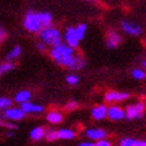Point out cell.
Masks as SVG:
<instances>
[{
    "label": "cell",
    "instance_id": "14",
    "mask_svg": "<svg viewBox=\"0 0 146 146\" xmlns=\"http://www.w3.org/2000/svg\"><path fill=\"white\" fill-rule=\"evenodd\" d=\"M84 65H86V61L83 60L82 57H80V56H74V57H72V60H71V62H70V64H69V67H68V68H70V69H72V70H77V69H82Z\"/></svg>",
    "mask_w": 146,
    "mask_h": 146
},
{
    "label": "cell",
    "instance_id": "1",
    "mask_svg": "<svg viewBox=\"0 0 146 146\" xmlns=\"http://www.w3.org/2000/svg\"><path fill=\"white\" fill-rule=\"evenodd\" d=\"M50 55L56 63L63 65V67H69L72 57H74V48L61 43L60 45L52 46Z\"/></svg>",
    "mask_w": 146,
    "mask_h": 146
},
{
    "label": "cell",
    "instance_id": "7",
    "mask_svg": "<svg viewBox=\"0 0 146 146\" xmlns=\"http://www.w3.org/2000/svg\"><path fill=\"white\" fill-rule=\"evenodd\" d=\"M121 27H122V30L125 31V32L132 35V36H139L143 32L140 26L133 25V24L128 23V21H122V23H121Z\"/></svg>",
    "mask_w": 146,
    "mask_h": 146
},
{
    "label": "cell",
    "instance_id": "22",
    "mask_svg": "<svg viewBox=\"0 0 146 146\" xmlns=\"http://www.w3.org/2000/svg\"><path fill=\"white\" fill-rule=\"evenodd\" d=\"M13 67H14V65H13L12 63H10V62H5V63H3L1 65H0V74L3 75V74H5V72L12 70Z\"/></svg>",
    "mask_w": 146,
    "mask_h": 146
},
{
    "label": "cell",
    "instance_id": "15",
    "mask_svg": "<svg viewBox=\"0 0 146 146\" xmlns=\"http://www.w3.org/2000/svg\"><path fill=\"white\" fill-rule=\"evenodd\" d=\"M39 14V18H40V21H42V25L43 27H49L51 25V20H52V16L48 12H42V13H38Z\"/></svg>",
    "mask_w": 146,
    "mask_h": 146
},
{
    "label": "cell",
    "instance_id": "30",
    "mask_svg": "<svg viewBox=\"0 0 146 146\" xmlns=\"http://www.w3.org/2000/svg\"><path fill=\"white\" fill-rule=\"evenodd\" d=\"M5 37H6V31H5L4 27H1V30H0V39L4 40Z\"/></svg>",
    "mask_w": 146,
    "mask_h": 146
},
{
    "label": "cell",
    "instance_id": "32",
    "mask_svg": "<svg viewBox=\"0 0 146 146\" xmlns=\"http://www.w3.org/2000/svg\"><path fill=\"white\" fill-rule=\"evenodd\" d=\"M137 146H146V141H144V140H137Z\"/></svg>",
    "mask_w": 146,
    "mask_h": 146
},
{
    "label": "cell",
    "instance_id": "8",
    "mask_svg": "<svg viewBox=\"0 0 146 146\" xmlns=\"http://www.w3.org/2000/svg\"><path fill=\"white\" fill-rule=\"evenodd\" d=\"M129 96L128 93H118V92H108L105 95V100L107 102H114V101H120L123 99H127Z\"/></svg>",
    "mask_w": 146,
    "mask_h": 146
},
{
    "label": "cell",
    "instance_id": "6",
    "mask_svg": "<svg viewBox=\"0 0 146 146\" xmlns=\"http://www.w3.org/2000/svg\"><path fill=\"white\" fill-rule=\"evenodd\" d=\"M65 40H67L68 45L72 46V48H77L78 45V37L76 35V30L74 27H68L67 32H65Z\"/></svg>",
    "mask_w": 146,
    "mask_h": 146
},
{
    "label": "cell",
    "instance_id": "24",
    "mask_svg": "<svg viewBox=\"0 0 146 146\" xmlns=\"http://www.w3.org/2000/svg\"><path fill=\"white\" fill-rule=\"evenodd\" d=\"M12 105V101L9 99V98H1L0 99V107L3 109H7L9 107H11Z\"/></svg>",
    "mask_w": 146,
    "mask_h": 146
},
{
    "label": "cell",
    "instance_id": "26",
    "mask_svg": "<svg viewBox=\"0 0 146 146\" xmlns=\"http://www.w3.org/2000/svg\"><path fill=\"white\" fill-rule=\"evenodd\" d=\"M46 138H48L49 141H55V140H57L58 138H60V135H58V132L50 131V132H48V134H46Z\"/></svg>",
    "mask_w": 146,
    "mask_h": 146
},
{
    "label": "cell",
    "instance_id": "16",
    "mask_svg": "<svg viewBox=\"0 0 146 146\" xmlns=\"http://www.w3.org/2000/svg\"><path fill=\"white\" fill-rule=\"evenodd\" d=\"M45 135V132H44V129H43L42 127H36L31 131V133H30V137H31V139L33 140H40Z\"/></svg>",
    "mask_w": 146,
    "mask_h": 146
},
{
    "label": "cell",
    "instance_id": "17",
    "mask_svg": "<svg viewBox=\"0 0 146 146\" xmlns=\"http://www.w3.org/2000/svg\"><path fill=\"white\" fill-rule=\"evenodd\" d=\"M30 98H31L30 92H27V90H21V92H19L17 95H16V101L19 102V104H24V102H27Z\"/></svg>",
    "mask_w": 146,
    "mask_h": 146
},
{
    "label": "cell",
    "instance_id": "23",
    "mask_svg": "<svg viewBox=\"0 0 146 146\" xmlns=\"http://www.w3.org/2000/svg\"><path fill=\"white\" fill-rule=\"evenodd\" d=\"M132 76H133L134 78H137V80H143V78L146 77V72L143 71L141 69H134V70L132 71Z\"/></svg>",
    "mask_w": 146,
    "mask_h": 146
},
{
    "label": "cell",
    "instance_id": "20",
    "mask_svg": "<svg viewBox=\"0 0 146 146\" xmlns=\"http://www.w3.org/2000/svg\"><path fill=\"white\" fill-rule=\"evenodd\" d=\"M75 30H76V35H77L78 39L82 40L83 37H84V32L87 30V25L86 24H80L77 27H75Z\"/></svg>",
    "mask_w": 146,
    "mask_h": 146
},
{
    "label": "cell",
    "instance_id": "13",
    "mask_svg": "<svg viewBox=\"0 0 146 146\" xmlns=\"http://www.w3.org/2000/svg\"><path fill=\"white\" fill-rule=\"evenodd\" d=\"M87 137H89L90 139H94V140H100L106 137V132L100 128H92L87 131Z\"/></svg>",
    "mask_w": 146,
    "mask_h": 146
},
{
    "label": "cell",
    "instance_id": "29",
    "mask_svg": "<svg viewBox=\"0 0 146 146\" xmlns=\"http://www.w3.org/2000/svg\"><path fill=\"white\" fill-rule=\"evenodd\" d=\"M76 107H77L76 102H75V101H71V102H69L67 106H65V109H68V111H69V109H74V108H76Z\"/></svg>",
    "mask_w": 146,
    "mask_h": 146
},
{
    "label": "cell",
    "instance_id": "31",
    "mask_svg": "<svg viewBox=\"0 0 146 146\" xmlns=\"http://www.w3.org/2000/svg\"><path fill=\"white\" fill-rule=\"evenodd\" d=\"M3 125H5V126H7V127H10V128H17V126L16 125H13V123H7V122H1Z\"/></svg>",
    "mask_w": 146,
    "mask_h": 146
},
{
    "label": "cell",
    "instance_id": "11",
    "mask_svg": "<svg viewBox=\"0 0 146 146\" xmlns=\"http://www.w3.org/2000/svg\"><path fill=\"white\" fill-rule=\"evenodd\" d=\"M107 114H108V109H107V107L104 106V105L96 106V107L92 111V115H93V118L95 119V120H101V119H104Z\"/></svg>",
    "mask_w": 146,
    "mask_h": 146
},
{
    "label": "cell",
    "instance_id": "12",
    "mask_svg": "<svg viewBox=\"0 0 146 146\" xmlns=\"http://www.w3.org/2000/svg\"><path fill=\"white\" fill-rule=\"evenodd\" d=\"M120 43H121V37H120L119 35H116L115 32H109V35H108V39H107V43H106L107 48H109V49H114V48L118 46Z\"/></svg>",
    "mask_w": 146,
    "mask_h": 146
},
{
    "label": "cell",
    "instance_id": "2",
    "mask_svg": "<svg viewBox=\"0 0 146 146\" xmlns=\"http://www.w3.org/2000/svg\"><path fill=\"white\" fill-rule=\"evenodd\" d=\"M39 37H40L42 42L44 43V44H48V45L56 46V45H60L62 43L61 42V33L55 27H50V26L45 27L44 30L40 31Z\"/></svg>",
    "mask_w": 146,
    "mask_h": 146
},
{
    "label": "cell",
    "instance_id": "10",
    "mask_svg": "<svg viewBox=\"0 0 146 146\" xmlns=\"http://www.w3.org/2000/svg\"><path fill=\"white\" fill-rule=\"evenodd\" d=\"M25 113H40L43 112V108L42 106L39 105H35V104H31V102H24V104H21V107H20Z\"/></svg>",
    "mask_w": 146,
    "mask_h": 146
},
{
    "label": "cell",
    "instance_id": "19",
    "mask_svg": "<svg viewBox=\"0 0 146 146\" xmlns=\"http://www.w3.org/2000/svg\"><path fill=\"white\" fill-rule=\"evenodd\" d=\"M58 135H60L61 139H72L75 135V133L72 132L71 129H60L58 131Z\"/></svg>",
    "mask_w": 146,
    "mask_h": 146
},
{
    "label": "cell",
    "instance_id": "3",
    "mask_svg": "<svg viewBox=\"0 0 146 146\" xmlns=\"http://www.w3.org/2000/svg\"><path fill=\"white\" fill-rule=\"evenodd\" d=\"M24 27L30 32H39L42 30H44L39 18V14H36L32 11L26 13L24 19Z\"/></svg>",
    "mask_w": 146,
    "mask_h": 146
},
{
    "label": "cell",
    "instance_id": "34",
    "mask_svg": "<svg viewBox=\"0 0 146 146\" xmlns=\"http://www.w3.org/2000/svg\"><path fill=\"white\" fill-rule=\"evenodd\" d=\"M37 48H38L39 50H42V51L45 50V45H44V44H40V43H39V44H37Z\"/></svg>",
    "mask_w": 146,
    "mask_h": 146
},
{
    "label": "cell",
    "instance_id": "25",
    "mask_svg": "<svg viewBox=\"0 0 146 146\" xmlns=\"http://www.w3.org/2000/svg\"><path fill=\"white\" fill-rule=\"evenodd\" d=\"M121 146H137V140L132 139V138H125L121 140Z\"/></svg>",
    "mask_w": 146,
    "mask_h": 146
},
{
    "label": "cell",
    "instance_id": "28",
    "mask_svg": "<svg viewBox=\"0 0 146 146\" xmlns=\"http://www.w3.org/2000/svg\"><path fill=\"white\" fill-rule=\"evenodd\" d=\"M95 146H112V144L107 141V140H104V139H100L98 140V143L95 144Z\"/></svg>",
    "mask_w": 146,
    "mask_h": 146
},
{
    "label": "cell",
    "instance_id": "9",
    "mask_svg": "<svg viewBox=\"0 0 146 146\" xmlns=\"http://www.w3.org/2000/svg\"><path fill=\"white\" fill-rule=\"evenodd\" d=\"M108 118L112 119V120H120L122 119L123 116H125V113H123V111L118 107V106H112L108 108Z\"/></svg>",
    "mask_w": 146,
    "mask_h": 146
},
{
    "label": "cell",
    "instance_id": "21",
    "mask_svg": "<svg viewBox=\"0 0 146 146\" xmlns=\"http://www.w3.org/2000/svg\"><path fill=\"white\" fill-rule=\"evenodd\" d=\"M20 52H21V50H20V46H14L13 49H12V51L6 56V58L7 60H14V58H17V57H19V55H20Z\"/></svg>",
    "mask_w": 146,
    "mask_h": 146
},
{
    "label": "cell",
    "instance_id": "35",
    "mask_svg": "<svg viewBox=\"0 0 146 146\" xmlns=\"http://www.w3.org/2000/svg\"><path fill=\"white\" fill-rule=\"evenodd\" d=\"M143 67H144V68H146V60H145V61H143Z\"/></svg>",
    "mask_w": 146,
    "mask_h": 146
},
{
    "label": "cell",
    "instance_id": "33",
    "mask_svg": "<svg viewBox=\"0 0 146 146\" xmlns=\"http://www.w3.org/2000/svg\"><path fill=\"white\" fill-rule=\"evenodd\" d=\"M78 146H95V144H92V143H82L81 145Z\"/></svg>",
    "mask_w": 146,
    "mask_h": 146
},
{
    "label": "cell",
    "instance_id": "18",
    "mask_svg": "<svg viewBox=\"0 0 146 146\" xmlns=\"http://www.w3.org/2000/svg\"><path fill=\"white\" fill-rule=\"evenodd\" d=\"M46 119H48V121L51 122V123H60L63 118H62V115H61L60 113H57V112H51V113H49V114L46 115Z\"/></svg>",
    "mask_w": 146,
    "mask_h": 146
},
{
    "label": "cell",
    "instance_id": "5",
    "mask_svg": "<svg viewBox=\"0 0 146 146\" xmlns=\"http://www.w3.org/2000/svg\"><path fill=\"white\" fill-rule=\"evenodd\" d=\"M4 116L6 119L10 120H20L25 116V112L23 109H18V108H7L4 112Z\"/></svg>",
    "mask_w": 146,
    "mask_h": 146
},
{
    "label": "cell",
    "instance_id": "4",
    "mask_svg": "<svg viewBox=\"0 0 146 146\" xmlns=\"http://www.w3.org/2000/svg\"><path fill=\"white\" fill-rule=\"evenodd\" d=\"M144 109H145V106L144 104H137L134 106H129L126 111V116L128 119H135V118H139L141 116V114L144 113Z\"/></svg>",
    "mask_w": 146,
    "mask_h": 146
},
{
    "label": "cell",
    "instance_id": "27",
    "mask_svg": "<svg viewBox=\"0 0 146 146\" xmlns=\"http://www.w3.org/2000/svg\"><path fill=\"white\" fill-rule=\"evenodd\" d=\"M67 82H68L69 84H77V83H78V78H77V76H75V75H69V76L67 77Z\"/></svg>",
    "mask_w": 146,
    "mask_h": 146
}]
</instances>
